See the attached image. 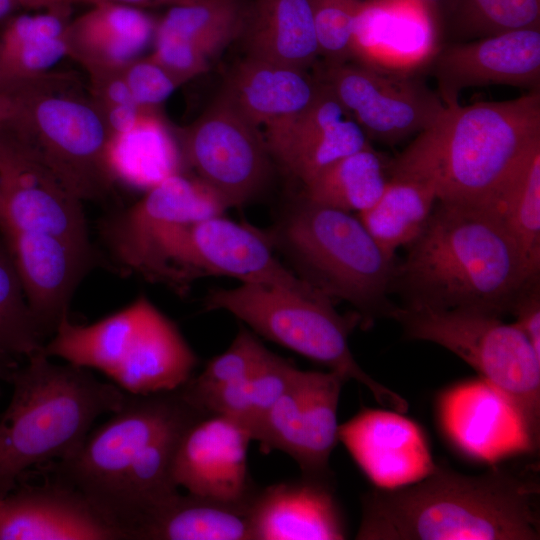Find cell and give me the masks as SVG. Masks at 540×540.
I'll use <instances>...</instances> for the list:
<instances>
[{"label": "cell", "instance_id": "cell-1", "mask_svg": "<svg viewBox=\"0 0 540 540\" xmlns=\"http://www.w3.org/2000/svg\"><path fill=\"white\" fill-rule=\"evenodd\" d=\"M211 415L181 388L126 393L122 406L69 457L52 462L54 480L83 494L124 536L155 503L178 491L173 471L186 432Z\"/></svg>", "mask_w": 540, "mask_h": 540}, {"label": "cell", "instance_id": "cell-2", "mask_svg": "<svg viewBox=\"0 0 540 540\" xmlns=\"http://www.w3.org/2000/svg\"><path fill=\"white\" fill-rule=\"evenodd\" d=\"M465 475L446 465L415 483L361 498L358 540H538V465Z\"/></svg>", "mask_w": 540, "mask_h": 540}, {"label": "cell", "instance_id": "cell-3", "mask_svg": "<svg viewBox=\"0 0 540 540\" xmlns=\"http://www.w3.org/2000/svg\"><path fill=\"white\" fill-rule=\"evenodd\" d=\"M406 248L391 284L401 306L470 309L503 317L530 280L501 216L487 205L437 200L421 233Z\"/></svg>", "mask_w": 540, "mask_h": 540}, {"label": "cell", "instance_id": "cell-4", "mask_svg": "<svg viewBox=\"0 0 540 540\" xmlns=\"http://www.w3.org/2000/svg\"><path fill=\"white\" fill-rule=\"evenodd\" d=\"M540 146V91L510 100L445 106L398 156L390 177L433 186L438 201L490 206Z\"/></svg>", "mask_w": 540, "mask_h": 540}, {"label": "cell", "instance_id": "cell-5", "mask_svg": "<svg viewBox=\"0 0 540 540\" xmlns=\"http://www.w3.org/2000/svg\"><path fill=\"white\" fill-rule=\"evenodd\" d=\"M50 359L38 351L9 382L12 397L0 415V496L12 491L29 468L72 455L95 420L125 401L126 392L114 383Z\"/></svg>", "mask_w": 540, "mask_h": 540}, {"label": "cell", "instance_id": "cell-6", "mask_svg": "<svg viewBox=\"0 0 540 540\" xmlns=\"http://www.w3.org/2000/svg\"><path fill=\"white\" fill-rule=\"evenodd\" d=\"M273 247L293 261L298 276L333 301L351 304L365 328L391 318L397 256L388 255L357 214L302 196L266 231Z\"/></svg>", "mask_w": 540, "mask_h": 540}, {"label": "cell", "instance_id": "cell-7", "mask_svg": "<svg viewBox=\"0 0 540 540\" xmlns=\"http://www.w3.org/2000/svg\"><path fill=\"white\" fill-rule=\"evenodd\" d=\"M43 352L98 370L134 395L177 389L198 364L177 325L144 295L92 324L64 317Z\"/></svg>", "mask_w": 540, "mask_h": 540}, {"label": "cell", "instance_id": "cell-8", "mask_svg": "<svg viewBox=\"0 0 540 540\" xmlns=\"http://www.w3.org/2000/svg\"><path fill=\"white\" fill-rule=\"evenodd\" d=\"M203 305L207 311L229 312L264 338L359 382L384 408L408 411L406 399L374 380L355 360L348 337L361 324L359 315H340L328 296L241 283L211 290Z\"/></svg>", "mask_w": 540, "mask_h": 540}, {"label": "cell", "instance_id": "cell-9", "mask_svg": "<svg viewBox=\"0 0 540 540\" xmlns=\"http://www.w3.org/2000/svg\"><path fill=\"white\" fill-rule=\"evenodd\" d=\"M391 319L407 339L438 344L475 369L513 405L538 450L540 355L514 323L478 310L401 305H396Z\"/></svg>", "mask_w": 540, "mask_h": 540}, {"label": "cell", "instance_id": "cell-10", "mask_svg": "<svg viewBox=\"0 0 540 540\" xmlns=\"http://www.w3.org/2000/svg\"><path fill=\"white\" fill-rule=\"evenodd\" d=\"M3 127L82 201H105L117 182L109 162L111 132L91 100L68 91L31 89L13 95Z\"/></svg>", "mask_w": 540, "mask_h": 540}, {"label": "cell", "instance_id": "cell-11", "mask_svg": "<svg viewBox=\"0 0 540 540\" xmlns=\"http://www.w3.org/2000/svg\"><path fill=\"white\" fill-rule=\"evenodd\" d=\"M161 254L187 286L196 278L215 275L310 296L324 294L278 260L265 232L222 214L173 227L164 236Z\"/></svg>", "mask_w": 540, "mask_h": 540}, {"label": "cell", "instance_id": "cell-12", "mask_svg": "<svg viewBox=\"0 0 540 540\" xmlns=\"http://www.w3.org/2000/svg\"><path fill=\"white\" fill-rule=\"evenodd\" d=\"M177 144L226 208L248 203L269 180L273 160L264 135L222 92L179 132Z\"/></svg>", "mask_w": 540, "mask_h": 540}, {"label": "cell", "instance_id": "cell-13", "mask_svg": "<svg viewBox=\"0 0 540 540\" xmlns=\"http://www.w3.org/2000/svg\"><path fill=\"white\" fill-rule=\"evenodd\" d=\"M361 126L370 141L395 145L431 126L445 108L414 73L356 61L324 62L315 75Z\"/></svg>", "mask_w": 540, "mask_h": 540}, {"label": "cell", "instance_id": "cell-14", "mask_svg": "<svg viewBox=\"0 0 540 540\" xmlns=\"http://www.w3.org/2000/svg\"><path fill=\"white\" fill-rule=\"evenodd\" d=\"M226 209L200 179L178 172L147 189L133 205L106 217L99 231L112 261L121 270L160 283L158 250L164 233Z\"/></svg>", "mask_w": 540, "mask_h": 540}, {"label": "cell", "instance_id": "cell-15", "mask_svg": "<svg viewBox=\"0 0 540 540\" xmlns=\"http://www.w3.org/2000/svg\"><path fill=\"white\" fill-rule=\"evenodd\" d=\"M348 380L329 370L298 369L290 386L251 429L261 452L290 456L302 474L331 477L329 458L339 442L337 410Z\"/></svg>", "mask_w": 540, "mask_h": 540}, {"label": "cell", "instance_id": "cell-16", "mask_svg": "<svg viewBox=\"0 0 540 540\" xmlns=\"http://www.w3.org/2000/svg\"><path fill=\"white\" fill-rule=\"evenodd\" d=\"M0 229L41 232L94 252L83 201L0 125Z\"/></svg>", "mask_w": 540, "mask_h": 540}, {"label": "cell", "instance_id": "cell-17", "mask_svg": "<svg viewBox=\"0 0 540 540\" xmlns=\"http://www.w3.org/2000/svg\"><path fill=\"white\" fill-rule=\"evenodd\" d=\"M250 441L249 430L233 418L211 414L197 421L176 455L177 487L212 501L249 507L258 489L248 470Z\"/></svg>", "mask_w": 540, "mask_h": 540}, {"label": "cell", "instance_id": "cell-18", "mask_svg": "<svg viewBox=\"0 0 540 540\" xmlns=\"http://www.w3.org/2000/svg\"><path fill=\"white\" fill-rule=\"evenodd\" d=\"M430 63L445 106L458 104L460 92L469 87L510 85L540 91V28L440 47Z\"/></svg>", "mask_w": 540, "mask_h": 540}, {"label": "cell", "instance_id": "cell-19", "mask_svg": "<svg viewBox=\"0 0 540 540\" xmlns=\"http://www.w3.org/2000/svg\"><path fill=\"white\" fill-rule=\"evenodd\" d=\"M439 417L454 446L478 461L495 464L537 450L513 405L481 377L445 391Z\"/></svg>", "mask_w": 540, "mask_h": 540}, {"label": "cell", "instance_id": "cell-20", "mask_svg": "<svg viewBox=\"0 0 540 540\" xmlns=\"http://www.w3.org/2000/svg\"><path fill=\"white\" fill-rule=\"evenodd\" d=\"M264 137L272 160L303 186L337 160L372 146L325 84L306 110L266 129Z\"/></svg>", "mask_w": 540, "mask_h": 540}, {"label": "cell", "instance_id": "cell-21", "mask_svg": "<svg viewBox=\"0 0 540 540\" xmlns=\"http://www.w3.org/2000/svg\"><path fill=\"white\" fill-rule=\"evenodd\" d=\"M338 437L377 488L415 483L436 466L421 428L392 409H362L339 424Z\"/></svg>", "mask_w": 540, "mask_h": 540}, {"label": "cell", "instance_id": "cell-22", "mask_svg": "<svg viewBox=\"0 0 540 540\" xmlns=\"http://www.w3.org/2000/svg\"><path fill=\"white\" fill-rule=\"evenodd\" d=\"M28 305L51 337L68 316L71 298L95 261L94 252L83 250L60 237L15 229H0Z\"/></svg>", "mask_w": 540, "mask_h": 540}, {"label": "cell", "instance_id": "cell-23", "mask_svg": "<svg viewBox=\"0 0 540 540\" xmlns=\"http://www.w3.org/2000/svg\"><path fill=\"white\" fill-rule=\"evenodd\" d=\"M123 539L83 494L54 479L0 496V540Z\"/></svg>", "mask_w": 540, "mask_h": 540}, {"label": "cell", "instance_id": "cell-24", "mask_svg": "<svg viewBox=\"0 0 540 540\" xmlns=\"http://www.w3.org/2000/svg\"><path fill=\"white\" fill-rule=\"evenodd\" d=\"M439 49V24L419 2L363 1L350 61L414 73L430 63Z\"/></svg>", "mask_w": 540, "mask_h": 540}, {"label": "cell", "instance_id": "cell-25", "mask_svg": "<svg viewBox=\"0 0 540 540\" xmlns=\"http://www.w3.org/2000/svg\"><path fill=\"white\" fill-rule=\"evenodd\" d=\"M252 540H343L331 477L304 475L258 488L249 504Z\"/></svg>", "mask_w": 540, "mask_h": 540}, {"label": "cell", "instance_id": "cell-26", "mask_svg": "<svg viewBox=\"0 0 540 540\" xmlns=\"http://www.w3.org/2000/svg\"><path fill=\"white\" fill-rule=\"evenodd\" d=\"M156 22L143 9L98 3L71 20L66 32L68 56L87 74L121 71L154 39Z\"/></svg>", "mask_w": 540, "mask_h": 540}, {"label": "cell", "instance_id": "cell-27", "mask_svg": "<svg viewBox=\"0 0 540 540\" xmlns=\"http://www.w3.org/2000/svg\"><path fill=\"white\" fill-rule=\"evenodd\" d=\"M322 88V82L305 69L246 56L231 68L222 93L266 130L306 110Z\"/></svg>", "mask_w": 540, "mask_h": 540}, {"label": "cell", "instance_id": "cell-28", "mask_svg": "<svg viewBox=\"0 0 540 540\" xmlns=\"http://www.w3.org/2000/svg\"><path fill=\"white\" fill-rule=\"evenodd\" d=\"M239 38L251 58L306 70L319 56L311 0H254Z\"/></svg>", "mask_w": 540, "mask_h": 540}, {"label": "cell", "instance_id": "cell-29", "mask_svg": "<svg viewBox=\"0 0 540 540\" xmlns=\"http://www.w3.org/2000/svg\"><path fill=\"white\" fill-rule=\"evenodd\" d=\"M252 540L249 507L178 491L151 506L130 540Z\"/></svg>", "mask_w": 540, "mask_h": 540}, {"label": "cell", "instance_id": "cell-30", "mask_svg": "<svg viewBox=\"0 0 540 540\" xmlns=\"http://www.w3.org/2000/svg\"><path fill=\"white\" fill-rule=\"evenodd\" d=\"M108 154L117 181L146 190L180 172L182 162L178 144L156 110H147L131 129L113 135Z\"/></svg>", "mask_w": 540, "mask_h": 540}, {"label": "cell", "instance_id": "cell-31", "mask_svg": "<svg viewBox=\"0 0 540 540\" xmlns=\"http://www.w3.org/2000/svg\"><path fill=\"white\" fill-rule=\"evenodd\" d=\"M437 201L435 190L427 182L390 177L375 204L357 213L377 244L390 256L407 246L424 228Z\"/></svg>", "mask_w": 540, "mask_h": 540}, {"label": "cell", "instance_id": "cell-32", "mask_svg": "<svg viewBox=\"0 0 540 540\" xmlns=\"http://www.w3.org/2000/svg\"><path fill=\"white\" fill-rule=\"evenodd\" d=\"M388 161L372 146L356 151L305 184L302 194L316 203L359 213L383 194L389 181Z\"/></svg>", "mask_w": 540, "mask_h": 540}, {"label": "cell", "instance_id": "cell-33", "mask_svg": "<svg viewBox=\"0 0 540 540\" xmlns=\"http://www.w3.org/2000/svg\"><path fill=\"white\" fill-rule=\"evenodd\" d=\"M297 371L292 362L271 353L246 379L186 399L206 414L224 415L239 421L250 432L285 393Z\"/></svg>", "mask_w": 540, "mask_h": 540}, {"label": "cell", "instance_id": "cell-34", "mask_svg": "<svg viewBox=\"0 0 540 540\" xmlns=\"http://www.w3.org/2000/svg\"><path fill=\"white\" fill-rule=\"evenodd\" d=\"M47 337L28 305L0 234V380L9 383L13 374L44 348Z\"/></svg>", "mask_w": 540, "mask_h": 540}, {"label": "cell", "instance_id": "cell-35", "mask_svg": "<svg viewBox=\"0 0 540 540\" xmlns=\"http://www.w3.org/2000/svg\"><path fill=\"white\" fill-rule=\"evenodd\" d=\"M490 207L511 234L528 279L540 276V146Z\"/></svg>", "mask_w": 540, "mask_h": 540}, {"label": "cell", "instance_id": "cell-36", "mask_svg": "<svg viewBox=\"0 0 540 540\" xmlns=\"http://www.w3.org/2000/svg\"><path fill=\"white\" fill-rule=\"evenodd\" d=\"M245 13L240 0H200L170 7L156 29L184 38L211 59L240 37Z\"/></svg>", "mask_w": 540, "mask_h": 540}, {"label": "cell", "instance_id": "cell-37", "mask_svg": "<svg viewBox=\"0 0 540 540\" xmlns=\"http://www.w3.org/2000/svg\"><path fill=\"white\" fill-rule=\"evenodd\" d=\"M454 27L462 39L540 28V0H458Z\"/></svg>", "mask_w": 540, "mask_h": 540}, {"label": "cell", "instance_id": "cell-38", "mask_svg": "<svg viewBox=\"0 0 540 540\" xmlns=\"http://www.w3.org/2000/svg\"><path fill=\"white\" fill-rule=\"evenodd\" d=\"M269 351L250 330L239 329L230 346L213 357L204 369L180 386L188 399L242 381L254 373L270 356Z\"/></svg>", "mask_w": 540, "mask_h": 540}, {"label": "cell", "instance_id": "cell-39", "mask_svg": "<svg viewBox=\"0 0 540 540\" xmlns=\"http://www.w3.org/2000/svg\"><path fill=\"white\" fill-rule=\"evenodd\" d=\"M364 0H311L319 56L326 63L352 59L353 37Z\"/></svg>", "mask_w": 540, "mask_h": 540}, {"label": "cell", "instance_id": "cell-40", "mask_svg": "<svg viewBox=\"0 0 540 540\" xmlns=\"http://www.w3.org/2000/svg\"><path fill=\"white\" fill-rule=\"evenodd\" d=\"M122 76L133 100L143 109L156 110L185 83L150 55L130 62L122 69Z\"/></svg>", "mask_w": 540, "mask_h": 540}, {"label": "cell", "instance_id": "cell-41", "mask_svg": "<svg viewBox=\"0 0 540 540\" xmlns=\"http://www.w3.org/2000/svg\"><path fill=\"white\" fill-rule=\"evenodd\" d=\"M150 56L184 82L204 73L210 59L182 37L155 29Z\"/></svg>", "mask_w": 540, "mask_h": 540}, {"label": "cell", "instance_id": "cell-42", "mask_svg": "<svg viewBox=\"0 0 540 540\" xmlns=\"http://www.w3.org/2000/svg\"><path fill=\"white\" fill-rule=\"evenodd\" d=\"M510 314L513 322L540 355V276L528 280L520 290Z\"/></svg>", "mask_w": 540, "mask_h": 540}, {"label": "cell", "instance_id": "cell-43", "mask_svg": "<svg viewBox=\"0 0 540 540\" xmlns=\"http://www.w3.org/2000/svg\"><path fill=\"white\" fill-rule=\"evenodd\" d=\"M48 0H0V21L23 9L47 8Z\"/></svg>", "mask_w": 540, "mask_h": 540}, {"label": "cell", "instance_id": "cell-44", "mask_svg": "<svg viewBox=\"0 0 540 540\" xmlns=\"http://www.w3.org/2000/svg\"><path fill=\"white\" fill-rule=\"evenodd\" d=\"M419 2L440 25V17L453 14L458 0H415Z\"/></svg>", "mask_w": 540, "mask_h": 540}, {"label": "cell", "instance_id": "cell-45", "mask_svg": "<svg viewBox=\"0 0 540 540\" xmlns=\"http://www.w3.org/2000/svg\"><path fill=\"white\" fill-rule=\"evenodd\" d=\"M114 3L134 6L138 8L152 7V6H180L190 3H194L200 0H110Z\"/></svg>", "mask_w": 540, "mask_h": 540}, {"label": "cell", "instance_id": "cell-46", "mask_svg": "<svg viewBox=\"0 0 540 540\" xmlns=\"http://www.w3.org/2000/svg\"><path fill=\"white\" fill-rule=\"evenodd\" d=\"M15 99L12 95L0 93V125L7 122L14 114Z\"/></svg>", "mask_w": 540, "mask_h": 540}, {"label": "cell", "instance_id": "cell-47", "mask_svg": "<svg viewBox=\"0 0 540 540\" xmlns=\"http://www.w3.org/2000/svg\"><path fill=\"white\" fill-rule=\"evenodd\" d=\"M22 90V88L17 85L15 82H13L6 74L2 60H1V54H0V93L1 94H8V95H15L19 93Z\"/></svg>", "mask_w": 540, "mask_h": 540}, {"label": "cell", "instance_id": "cell-48", "mask_svg": "<svg viewBox=\"0 0 540 540\" xmlns=\"http://www.w3.org/2000/svg\"><path fill=\"white\" fill-rule=\"evenodd\" d=\"M0 206H1V197H0Z\"/></svg>", "mask_w": 540, "mask_h": 540}]
</instances>
